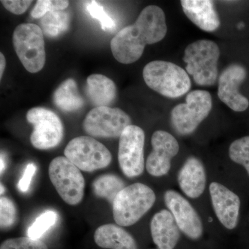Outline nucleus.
I'll list each match as a JSON object with an SVG mask.
<instances>
[{
    "label": "nucleus",
    "instance_id": "obj_1",
    "mask_svg": "<svg viewBox=\"0 0 249 249\" xmlns=\"http://www.w3.org/2000/svg\"><path fill=\"white\" fill-rule=\"evenodd\" d=\"M167 34L165 16L159 6L142 9L136 22L121 29L111 41V50L118 62L134 63L142 57L147 45H153Z\"/></svg>",
    "mask_w": 249,
    "mask_h": 249
},
{
    "label": "nucleus",
    "instance_id": "obj_2",
    "mask_svg": "<svg viewBox=\"0 0 249 249\" xmlns=\"http://www.w3.org/2000/svg\"><path fill=\"white\" fill-rule=\"evenodd\" d=\"M142 77L147 87L167 98L181 97L191 88L188 73L173 62L163 60L149 62L142 70Z\"/></svg>",
    "mask_w": 249,
    "mask_h": 249
},
{
    "label": "nucleus",
    "instance_id": "obj_3",
    "mask_svg": "<svg viewBox=\"0 0 249 249\" xmlns=\"http://www.w3.org/2000/svg\"><path fill=\"white\" fill-rule=\"evenodd\" d=\"M219 47L213 41L200 40L193 42L185 49L183 60L188 74L196 85L210 87L215 85L218 78Z\"/></svg>",
    "mask_w": 249,
    "mask_h": 249
},
{
    "label": "nucleus",
    "instance_id": "obj_4",
    "mask_svg": "<svg viewBox=\"0 0 249 249\" xmlns=\"http://www.w3.org/2000/svg\"><path fill=\"white\" fill-rule=\"evenodd\" d=\"M156 196L150 187L135 183L126 186L117 195L113 202V217L117 225H134L150 211Z\"/></svg>",
    "mask_w": 249,
    "mask_h": 249
},
{
    "label": "nucleus",
    "instance_id": "obj_5",
    "mask_svg": "<svg viewBox=\"0 0 249 249\" xmlns=\"http://www.w3.org/2000/svg\"><path fill=\"white\" fill-rule=\"evenodd\" d=\"M213 107L212 96L204 90H194L188 93L186 103L173 108L170 123L175 132L179 135L193 134L209 115Z\"/></svg>",
    "mask_w": 249,
    "mask_h": 249
},
{
    "label": "nucleus",
    "instance_id": "obj_6",
    "mask_svg": "<svg viewBox=\"0 0 249 249\" xmlns=\"http://www.w3.org/2000/svg\"><path fill=\"white\" fill-rule=\"evenodd\" d=\"M13 44L16 54L25 70L35 73L41 71L46 62L43 31L31 23L18 25L13 34Z\"/></svg>",
    "mask_w": 249,
    "mask_h": 249
},
{
    "label": "nucleus",
    "instance_id": "obj_7",
    "mask_svg": "<svg viewBox=\"0 0 249 249\" xmlns=\"http://www.w3.org/2000/svg\"><path fill=\"white\" fill-rule=\"evenodd\" d=\"M49 176L62 200L71 206L81 202L85 194L84 177L68 159H53L49 164Z\"/></svg>",
    "mask_w": 249,
    "mask_h": 249
},
{
    "label": "nucleus",
    "instance_id": "obj_8",
    "mask_svg": "<svg viewBox=\"0 0 249 249\" xmlns=\"http://www.w3.org/2000/svg\"><path fill=\"white\" fill-rule=\"evenodd\" d=\"M65 157L82 171L93 172L110 164L112 157L101 142L91 137H76L67 144Z\"/></svg>",
    "mask_w": 249,
    "mask_h": 249
},
{
    "label": "nucleus",
    "instance_id": "obj_9",
    "mask_svg": "<svg viewBox=\"0 0 249 249\" xmlns=\"http://www.w3.org/2000/svg\"><path fill=\"white\" fill-rule=\"evenodd\" d=\"M132 121L124 111L119 108L98 107L88 113L83 122L85 132L98 138H118Z\"/></svg>",
    "mask_w": 249,
    "mask_h": 249
},
{
    "label": "nucleus",
    "instance_id": "obj_10",
    "mask_svg": "<svg viewBox=\"0 0 249 249\" xmlns=\"http://www.w3.org/2000/svg\"><path fill=\"white\" fill-rule=\"evenodd\" d=\"M27 119L34 125L30 141L39 150H49L60 143L64 135L63 124L53 111L44 107H34L28 111Z\"/></svg>",
    "mask_w": 249,
    "mask_h": 249
},
{
    "label": "nucleus",
    "instance_id": "obj_11",
    "mask_svg": "<svg viewBox=\"0 0 249 249\" xmlns=\"http://www.w3.org/2000/svg\"><path fill=\"white\" fill-rule=\"evenodd\" d=\"M145 133L140 127L131 124L119 138L118 160L123 173L128 178L140 176L143 173Z\"/></svg>",
    "mask_w": 249,
    "mask_h": 249
},
{
    "label": "nucleus",
    "instance_id": "obj_12",
    "mask_svg": "<svg viewBox=\"0 0 249 249\" xmlns=\"http://www.w3.org/2000/svg\"><path fill=\"white\" fill-rule=\"evenodd\" d=\"M248 78L249 70L245 65L232 63L224 70L218 79V97L236 112H244L249 108V99L241 91Z\"/></svg>",
    "mask_w": 249,
    "mask_h": 249
},
{
    "label": "nucleus",
    "instance_id": "obj_13",
    "mask_svg": "<svg viewBox=\"0 0 249 249\" xmlns=\"http://www.w3.org/2000/svg\"><path fill=\"white\" fill-rule=\"evenodd\" d=\"M152 151L147 159V173L153 177L167 175L171 168V160L179 151L178 141L163 130L156 131L151 138Z\"/></svg>",
    "mask_w": 249,
    "mask_h": 249
},
{
    "label": "nucleus",
    "instance_id": "obj_14",
    "mask_svg": "<svg viewBox=\"0 0 249 249\" xmlns=\"http://www.w3.org/2000/svg\"><path fill=\"white\" fill-rule=\"evenodd\" d=\"M164 201L180 231L192 240L200 238L203 234L202 222L189 201L173 190L165 192Z\"/></svg>",
    "mask_w": 249,
    "mask_h": 249
},
{
    "label": "nucleus",
    "instance_id": "obj_15",
    "mask_svg": "<svg viewBox=\"0 0 249 249\" xmlns=\"http://www.w3.org/2000/svg\"><path fill=\"white\" fill-rule=\"evenodd\" d=\"M209 191L214 211L219 222L229 230L235 229L240 214V197L217 182L211 183Z\"/></svg>",
    "mask_w": 249,
    "mask_h": 249
},
{
    "label": "nucleus",
    "instance_id": "obj_16",
    "mask_svg": "<svg viewBox=\"0 0 249 249\" xmlns=\"http://www.w3.org/2000/svg\"><path fill=\"white\" fill-rule=\"evenodd\" d=\"M150 231L154 243L160 249H173L179 240V228L168 210H161L153 216Z\"/></svg>",
    "mask_w": 249,
    "mask_h": 249
},
{
    "label": "nucleus",
    "instance_id": "obj_17",
    "mask_svg": "<svg viewBox=\"0 0 249 249\" xmlns=\"http://www.w3.org/2000/svg\"><path fill=\"white\" fill-rule=\"evenodd\" d=\"M183 12L201 30L213 32L220 27V19L214 2L209 0H182Z\"/></svg>",
    "mask_w": 249,
    "mask_h": 249
},
{
    "label": "nucleus",
    "instance_id": "obj_18",
    "mask_svg": "<svg viewBox=\"0 0 249 249\" xmlns=\"http://www.w3.org/2000/svg\"><path fill=\"white\" fill-rule=\"evenodd\" d=\"M180 188L192 199L200 196L206 184V174L204 165L199 159L191 157L187 159L178 174Z\"/></svg>",
    "mask_w": 249,
    "mask_h": 249
},
{
    "label": "nucleus",
    "instance_id": "obj_19",
    "mask_svg": "<svg viewBox=\"0 0 249 249\" xmlns=\"http://www.w3.org/2000/svg\"><path fill=\"white\" fill-rule=\"evenodd\" d=\"M94 241L103 249H137L134 237L116 224H105L98 227L95 231Z\"/></svg>",
    "mask_w": 249,
    "mask_h": 249
},
{
    "label": "nucleus",
    "instance_id": "obj_20",
    "mask_svg": "<svg viewBox=\"0 0 249 249\" xmlns=\"http://www.w3.org/2000/svg\"><path fill=\"white\" fill-rule=\"evenodd\" d=\"M116 93L115 83L104 75L91 74L87 79V96L96 107H109L115 100Z\"/></svg>",
    "mask_w": 249,
    "mask_h": 249
},
{
    "label": "nucleus",
    "instance_id": "obj_21",
    "mask_svg": "<svg viewBox=\"0 0 249 249\" xmlns=\"http://www.w3.org/2000/svg\"><path fill=\"white\" fill-rule=\"evenodd\" d=\"M54 104L64 111H77L83 107L84 100L80 96L74 80L70 78L62 82L54 91Z\"/></svg>",
    "mask_w": 249,
    "mask_h": 249
},
{
    "label": "nucleus",
    "instance_id": "obj_22",
    "mask_svg": "<svg viewBox=\"0 0 249 249\" xmlns=\"http://www.w3.org/2000/svg\"><path fill=\"white\" fill-rule=\"evenodd\" d=\"M125 188L122 178L115 175H104L98 177L92 183L93 193L98 197L106 199L113 204L116 196Z\"/></svg>",
    "mask_w": 249,
    "mask_h": 249
},
{
    "label": "nucleus",
    "instance_id": "obj_23",
    "mask_svg": "<svg viewBox=\"0 0 249 249\" xmlns=\"http://www.w3.org/2000/svg\"><path fill=\"white\" fill-rule=\"evenodd\" d=\"M42 30L49 37H55L66 31L70 26V16L64 11H50L41 18Z\"/></svg>",
    "mask_w": 249,
    "mask_h": 249
},
{
    "label": "nucleus",
    "instance_id": "obj_24",
    "mask_svg": "<svg viewBox=\"0 0 249 249\" xmlns=\"http://www.w3.org/2000/svg\"><path fill=\"white\" fill-rule=\"evenodd\" d=\"M231 160L242 165L249 175V136L234 141L229 147Z\"/></svg>",
    "mask_w": 249,
    "mask_h": 249
},
{
    "label": "nucleus",
    "instance_id": "obj_25",
    "mask_svg": "<svg viewBox=\"0 0 249 249\" xmlns=\"http://www.w3.org/2000/svg\"><path fill=\"white\" fill-rule=\"evenodd\" d=\"M58 214L54 211H49L44 213L36 219L28 231L29 237L34 240H39L51 227L55 224Z\"/></svg>",
    "mask_w": 249,
    "mask_h": 249
},
{
    "label": "nucleus",
    "instance_id": "obj_26",
    "mask_svg": "<svg viewBox=\"0 0 249 249\" xmlns=\"http://www.w3.org/2000/svg\"><path fill=\"white\" fill-rule=\"evenodd\" d=\"M17 220V209L16 205L9 198L0 199V227L8 229L14 227Z\"/></svg>",
    "mask_w": 249,
    "mask_h": 249
},
{
    "label": "nucleus",
    "instance_id": "obj_27",
    "mask_svg": "<svg viewBox=\"0 0 249 249\" xmlns=\"http://www.w3.org/2000/svg\"><path fill=\"white\" fill-rule=\"evenodd\" d=\"M69 6L68 1L63 0H38L31 12V17L39 19L42 18L50 11H63Z\"/></svg>",
    "mask_w": 249,
    "mask_h": 249
},
{
    "label": "nucleus",
    "instance_id": "obj_28",
    "mask_svg": "<svg viewBox=\"0 0 249 249\" xmlns=\"http://www.w3.org/2000/svg\"><path fill=\"white\" fill-rule=\"evenodd\" d=\"M0 249H48V247L40 240L22 237L5 240Z\"/></svg>",
    "mask_w": 249,
    "mask_h": 249
},
{
    "label": "nucleus",
    "instance_id": "obj_29",
    "mask_svg": "<svg viewBox=\"0 0 249 249\" xmlns=\"http://www.w3.org/2000/svg\"><path fill=\"white\" fill-rule=\"evenodd\" d=\"M87 10L94 19H98L101 24L103 30L107 31L111 30L115 27V22L106 14L103 7L96 1H91L87 3Z\"/></svg>",
    "mask_w": 249,
    "mask_h": 249
},
{
    "label": "nucleus",
    "instance_id": "obj_30",
    "mask_svg": "<svg viewBox=\"0 0 249 249\" xmlns=\"http://www.w3.org/2000/svg\"><path fill=\"white\" fill-rule=\"evenodd\" d=\"M1 4L4 6L5 9L10 12L16 15H21L25 13L31 6L32 1H16V0H4L1 1Z\"/></svg>",
    "mask_w": 249,
    "mask_h": 249
},
{
    "label": "nucleus",
    "instance_id": "obj_31",
    "mask_svg": "<svg viewBox=\"0 0 249 249\" xmlns=\"http://www.w3.org/2000/svg\"><path fill=\"white\" fill-rule=\"evenodd\" d=\"M37 170V167L34 163H29L26 167L24 175L19 183H18V188L22 193H27L30 187L31 181Z\"/></svg>",
    "mask_w": 249,
    "mask_h": 249
},
{
    "label": "nucleus",
    "instance_id": "obj_32",
    "mask_svg": "<svg viewBox=\"0 0 249 249\" xmlns=\"http://www.w3.org/2000/svg\"><path fill=\"white\" fill-rule=\"evenodd\" d=\"M6 58H5L4 54L0 53V78H2L3 73H4L5 67H6Z\"/></svg>",
    "mask_w": 249,
    "mask_h": 249
},
{
    "label": "nucleus",
    "instance_id": "obj_33",
    "mask_svg": "<svg viewBox=\"0 0 249 249\" xmlns=\"http://www.w3.org/2000/svg\"><path fill=\"white\" fill-rule=\"evenodd\" d=\"M1 160V168H0V170H1V174H2L3 172L4 171L5 168H6L4 156L3 155V154H1V160Z\"/></svg>",
    "mask_w": 249,
    "mask_h": 249
},
{
    "label": "nucleus",
    "instance_id": "obj_34",
    "mask_svg": "<svg viewBox=\"0 0 249 249\" xmlns=\"http://www.w3.org/2000/svg\"><path fill=\"white\" fill-rule=\"evenodd\" d=\"M4 186H3L1 184V194H2V193H4Z\"/></svg>",
    "mask_w": 249,
    "mask_h": 249
}]
</instances>
